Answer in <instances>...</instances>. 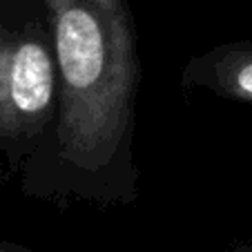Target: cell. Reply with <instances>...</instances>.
<instances>
[{"mask_svg": "<svg viewBox=\"0 0 252 252\" xmlns=\"http://www.w3.org/2000/svg\"><path fill=\"white\" fill-rule=\"evenodd\" d=\"M225 252H252V243H239V246L230 248V250Z\"/></svg>", "mask_w": 252, "mask_h": 252, "instance_id": "obj_5", "label": "cell"}, {"mask_svg": "<svg viewBox=\"0 0 252 252\" xmlns=\"http://www.w3.org/2000/svg\"><path fill=\"white\" fill-rule=\"evenodd\" d=\"M58 67V114L23 161V192L49 201L125 205L141 83L129 0H43Z\"/></svg>", "mask_w": 252, "mask_h": 252, "instance_id": "obj_1", "label": "cell"}, {"mask_svg": "<svg viewBox=\"0 0 252 252\" xmlns=\"http://www.w3.org/2000/svg\"><path fill=\"white\" fill-rule=\"evenodd\" d=\"M58 114V67L43 0H0V152L14 167Z\"/></svg>", "mask_w": 252, "mask_h": 252, "instance_id": "obj_2", "label": "cell"}, {"mask_svg": "<svg viewBox=\"0 0 252 252\" xmlns=\"http://www.w3.org/2000/svg\"><path fill=\"white\" fill-rule=\"evenodd\" d=\"M181 87L205 90L237 103H252V40L225 43L192 56L183 67Z\"/></svg>", "mask_w": 252, "mask_h": 252, "instance_id": "obj_3", "label": "cell"}, {"mask_svg": "<svg viewBox=\"0 0 252 252\" xmlns=\"http://www.w3.org/2000/svg\"><path fill=\"white\" fill-rule=\"evenodd\" d=\"M0 252H32L23 246H16V243H7V241H0Z\"/></svg>", "mask_w": 252, "mask_h": 252, "instance_id": "obj_4", "label": "cell"}]
</instances>
